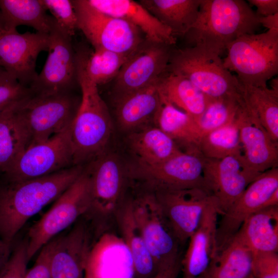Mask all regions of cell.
Returning a JSON list of instances; mask_svg holds the SVG:
<instances>
[{
	"label": "cell",
	"mask_w": 278,
	"mask_h": 278,
	"mask_svg": "<svg viewBox=\"0 0 278 278\" xmlns=\"http://www.w3.org/2000/svg\"><path fill=\"white\" fill-rule=\"evenodd\" d=\"M84 166L74 165L32 179L0 180V236L11 245L26 222L56 200L81 175Z\"/></svg>",
	"instance_id": "6da1fadb"
},
{
	"label": "cell",
	"mask_w": 278,
	"mask_h": 278,
	"mask_svg": "<svg viewBox=\"0 0 278 278\" xmlns=\"http://www.w3.org/2000/svg\"><path fill=\"white\" fill-rule=\"evenodd\" d=\"M77 75L81 96L71 129L74 165L84 166L106 151L112 121L98 86L88 75L80 53L76 50Z\"/></svg>",
	"instance_id": "7a4b0ae2"
},
{
	"label": "cell",
	"mask_w": 278,
	"mask_h": 278,
	"mask_svg": "<svg viewBox=\"0 0 278 278\" xmlns=\"http://www.w3.org/2000/svg\"><path fill=\"white\" fill-rule=\"evenodd\" d=\"M259 16L244 0H201L197 19L185 34L199 45L220 56L239 37L255 33Z\"/></svg>",
	"instance_id": "3957f363"
},
{
	"label": "cell",
	"mask_w": 278,
	"mask_h": 278,
	"mask_svg": "<svg viewBox=\"0 0 278 278\" xmlns=\"http://www.w3.org/2000/svg\"><path fill=\"white\" fill-rule=\"evenodd\" d=\"M167 71L188 79L210 98L242 96L240 82L221 56L201 46L172 50Z\"/></svg>",
	"instance_id": "277c9868"
},
{
	"label": "cell",
	"mask_w": 278,
	"mask_h": 278,
	"mask_svg": "<svg viewBox=\"0 0 278 278\" xmlns=\"http://www.w3.org/2000/svg\"><path fill=\"white\" fill-rule=\"evenodd\" d=\"M224 67L244 84L266 86L278 72V32L268 30L239 37L227 47Z\"/></svg>",
	"instance_id": "5b68a950"
},
{
	"label": "cell",
	"mask_w": 278,
	"mask_h": 278,
	"mask_svg": "<svg viewBox=\"0 0 278 278\" xmlns=\"http://www.w3.org/2000/svg\"><path fill=\"white\" fill-rule=\"evenodd\" d=\"M80 102L72 91L48 95L32 94L20 101L16 113L27 136L28 147L47 140L70 126Z\"/></svg>",
	"instance_id": "8992f818"
},
{
	"label": "cell",
	"mask_w": 278,
	"mask_h": 278,
	"mask_svg": "<svg viewBox=\"0 0 278 278\" xmlns=\"http://www.w3.org/2000/svg\"><path fill=\"white\" fill-rule=\"evenodd\" d=\"M91 204L90 179L84 167L78 179L28 229L26 239L28 260L45 245L88 213Z\"/></svg>",
	"instance_id": "52a82bcc"
},
{
	"label": "cell",
	"mask_w": 278,
	"mask_h": 278,
	"mask_svg": "<svg viewBox=\"0 0 278 278\" xmlns=\"http://www.w3.org/2000/svg\"><path fill=\"white\" fill-rule=\"evenodd\" d=\"M133 215L159 271L181 259L177 238L153 192L131 197Z\"/></svg>",
	"instance_id": "ba28073f"
},
{
	"label": "cell",
	"mask_w": 278,
	"mask_h": 278,
	"mask_svg": "<svg viewBox=\"0 0 278 278\" xmlns=\"http://www.w3.org/2000/svg\"><path fill=\"white\" fill-rule=\"evenodd\" d=\"M80 30L93 49H105L132 55L146 40L134 26L120 18L103 13L88 0L72 1Z\"/></svg>",
	"instance_id": "9c48e42d"
},
{
	"label": "cell",
	"mask_w": 278,
	"mask_h": 278,
	"mask_svg": "<svg viewBox=\"0 0 278 278\" xmlns=\"http://www.w3.org/2000/svg\"><path fill=\"white\" fill-rule=\"evenodd\" d=\"M204 161L198 151H181L157 164L135 163L129 168V178L140 182L144 189L152 192L193 187L207 190L203 176Z\"/></svg>",
	"instance_id": "30bf717a"
},
{
	"label": "cell",
	"mask_w": 278,
	"mask_h": 278,
	"mask_svg": "<svg viewBox=\"0 0 278 278\" xmlns=\"http://www.w3.org/2000/svg\"><path fill=\"white\" fill-rule=\"evenodd\" d=\"M72 124L47 140L27 148L0 177L6 182H19L45 176L73 164Z\"/></svg>",
	"instance_id": "8fae6325"
},
{
	"label": "cell",
	"mask_w": 278,
	"mask_h": 278,
	"mask_svg": "<svg viewBox=\"0 0 278 278\" xmlns=\"http://www.w3.org/2000/svg\"><path fill=\"white\" fill-rule=\"evenodd\" d=\"M85 168L90 182L91 204L88 213L100 220L114 217L126 198L129 168L116 154L106 151Z\"/></svg>",
	"instance_id": "7c38bea8"
},
{
	"label": "cell",
	"mask_w": 278,
	"mask_h": 278,
	"mask_svg": "<svg viewBox=\"0 0 278 278\" xmlns=\"http://www.w3.org/2000/svg\"><path fill=\"white\" fill-rule=\"evenodd\" d=\"M49 35L48 55L45 64L29 88L34 95L71 92L78 85L76 51L72 37L56 21Z\"/></svg>",
	"instance_id": "4fadbf2b"
},
{
	"label": "cell",
	"mask_w": 278,
	"mask_h": 278,
	"mask_svg": "<svg viewBox=\"0 0 278 278\" xmlns=\"http://www.w3.org/2000/svg\"><path fill=\"white\" fill-rule=\"evenodd\" d=\"M153 192L180 245L196 230L205 210L213 204H218L208 190L200 187Z\"/></svg>",
	"instance_id": "5bb4252c"
},
{
	"label": "cell",
	"mask_w": 278,
	"mask_h": 278,
	"mask_svg": "<svg viewBox=\"0 0 278 278\" xmlns=\"http://www.w3.org/2000/svg\"><path fill=\"white\" fill-rule=\"evenodd\" d=\"M49 35L38 32L0 31V67L21 84L29 88L38 76L39 54L48 51Z\"/></svg>",
	"instance_id": "9a60e30c"
},
{
	"label": "cell",
	"mask_w": 278,
	"mask_h": 278,
	"mask_svg": "<svg viewBox=\"0 0 278 278\" xmlns=\"http://www.w3.org/2000/svg\"><path fill=\"white\" fill-rule=\"evenodd\" d=\"M171 46L145 40L114 79V98L145 88L168 70Z\"/></svg>",
	"instance_id": "2e32d148"
},
{
	"label": "cell",
	"mask_w": 278,
	"mask_h": 278,
	"mask_svg": "<svg viewBox=\"0 0 278 278\" xmlns=\"http://www.w3.org/2000/svg\"><path fill=\"white\" fill-rule=\"evenodd\" d=\"M278 189V168L261 173L221 216L218 222L216 242L221 251L251 215L263 208L266 201Z\"/></svg>",
	"instance_id": "e0dca14e"
},
{
	"label": "cell",
	"mask_w": 278,
	"mask_h": 278,
	"mask_svg": "<svg viewBox=\"0 0 278 278\" xmlns=\"http://www.w3.org/2000/svg\"><path fill=\"white\" fill-rule=\"evenodd\" d=\"M260 175L246 166L241 154L220 159L204 158V183L207 190L217 200L220 215L228 210Z\"/></svg>",
	"instance_id": "ac0fdd59"
},
{
	"label": "cell",
	"mask_w": 278,
	"mask_h": 278,
	"mask_svg": "<svg viewBox=\"0 0 278 278\" xmlns=\"http://www.w3.org/2000/svg\"><path fill=\"white\" fill-rule=\"evenodd\" d=\"M236 120L241 155L246 166L258 174L277 167L278 143L272 140L246 104L239 112Z\"/></svg>",
	"instance_id": "d6986e66"
},
{
	"label": "cell",
	"mask_w": 278,
	"mask_h": 278,
	"mask_svg": "<svg viewBox=\"0 0 278 278\" xmlns=\"http://www.w3.org/2000/svg\"><path fill=\"white\" fill-rule=\"evenodd\" d=\"M84 278H134L133 258L120 236L105 232L92 244Z\"/></svg>",
	"instance_id": "ffe728a7"
},
{
	"label": "cell",
	"mask_w": 278,
	"mask_h": 278,
	"mask_svg": "<svg viewBox=\"0 0 278 278\" xmlns=\"http://www.w3.org/2000/svg\"><path fill=\"white\" fill-rule=\"evenodd\" d=\"M92 244L89 227L79 219L67 233L58 235L50 257V278H84Z\"/></svg>",
	"instance_id": "44dd1931"
},
{
	"label": "cell",
	"mask_w": 278,
	"mask_h": 278,
	"mask_svg": "<svg viewBox=\"0 0 278 278\" xmlns=\"http://www.w3.org/2000/svg\"><path fill=\"white\" fill-rule=\"evenodd\" d=\"M219 215L217 203L211 205L204 212L181 258L179 278H199L209 267L218 253L216 232Z\"/></svg>",
	"instance_id": "7402d4cb"
},
{
	"label": "cell",
	"mask_w": 278,
	"mask_h": 278,
	"mask_svg": "<svg viewBox=\"0 0 278 278\" xmlns=\"http://www.w3.org/2000/svg\"><path fill=\"white\" fill-rule=\"evenodd\" d=\"M97 10L123 19L136 27L146 40L172 46L176 38L171 30L139 2L132 0H88Z\"/></svg>",
	"instance_id": "603a6c76"
},
{
	"label": "cell",
	"mask_w": 278,
	"mask_h": 278,
	"mask_svg": "<svg viewBox=\"0 0 278 278\" xmlns=\"http://www.w3.org/2000/svg\"><path fill=\"white\" fill-rule=\"evenodd\" d=\"M159 79L145 88L114 98L115 114L122 130L130 133L154 124L161 102Z\"/></svg>",
	"instance_id": "cb8c5ba5"
},
{
	"label": "cell",
	"mask_w": 278,
	"mask_h": 278,
	"mask_svg": "<svg viewBox=\"0 0 278 278\" xmlns=\"http://www.w3.org/2000/svg\"><path fill=\"white\" fill-rule=\"evenodd\" d=\"M114 218L121 237L132 255L134 278H152L159 271L147 249L134 218L131 197L125 199Z\"/></svg>",
	"instance_id": "d4e9b609"
},
{
	"label": "cell",
	"mask_w": 278,
	"mask_h": 278,
	"mask_svg": "<svg viewBox=\"0 0 278 278\" xmlns=\"http://www.w3.org/2000/svg\"><path fill=\"white\" fill-rule=\"evenodd\" d=\"M234 236L252 254L277 252L278 206L264 208L253 214Z\"/></svg>",
	"instance_id": "484cf974"
},
{
	"label": "cell",
	"mask_w": 278,
	"mask_h": 278,
	"mask_svg": "<svg viewBox=\"0 0 278 278\" xmlns=\"http://www.w3.org/2000/svg\"><path fill=\"white\" fill-rule=\"evenodd\" d=\"M129 147L136 164L150 165L166 160L181 150L175 142L158 127L148 126L129 133Z\"/></svg>",
	"instance_id": "4316f807"
},
{
	"label": "cell",
	"mask_w": 278,
	"mask_h": 278,
	"mask_svg": "<svg viewBox=\"0 0 278 278\" xmlns=\"http://www.w3.org/2000/svg\"><path fill=\"white\" fill-rule=\"evenodd\" d=\"M161 105L154 120V126L170 137L179 148L182 146L184 151H199L201 134L195 119L161 96Z\"/></svg>",
	"instance_id": "83f0119b"
},
{
	"label": "cell",
	"mask_w": 278,
	"mask_h": 278,
	"mask_svg": "<svg viewBox=\"0 0 278 278\" xmlns=\"http://www.w3.org/2000/svg\"><path fill=\"white\" fill-rule=\"evenodd\" d=\"M43 0H0V12L5 30H15L21 25L48 34L55 21L46 13Z\"/></svg>",
	"instance_id": "f1b7e54d"
},
{
	"label": "cell",
	"mask_w": 278,
	"mask_h": 278,
	"mask_svg": "<svg viewBox=\"0 0 278 278\" xmlns=\"http://www.w3.org/2000/svg\"><path fill=\"white\" fill-rule=\"evenodd\" d=\"M160 95L196 121L204 111L210 98L188 79L168 71L159 79Z\"/></svg>",
	"instance_id": "f546056e"
},
{
	"label": "cell",
	"mask_w": 278,
	"mask_h": 278,
	"mask_svg": "<svg viewBox=\"0 0 278 278\" xmlns=\"http://www.w3.org/2000/svg\"><path fill=\"white\" fill-rule=\"evenodd\" d=\"M201 0H141L139 3L176 37L185 36L195 23Z\"/></svg>",
	"instance_id": "4dcf8cb0"
},
{
	"label": "cell",
	"mask_w": 278,
	"mask_h": 278,
	"mask_svg": "<svg viewBox=\"0 0 278 278\" xmlns=\"http://www.w3.org/2000/svg\"><path fill=\"white\" fill-rule=\"evenodd\" d=\"M252 253L236 237L214 257L199 278H251Z\"/></svg>",
	"instance_id": "1f68e13d"
},
{
	"label": "cell",
	"mask_w": 278,
	"mask_h": 278,
	"mask_svg": "<svg viewBox=\"0 0 278 278\" xmlns=\"http://www.w3.org/2000/svg\"><path fill=\"white\" fill-rule=\"evenodd\" d=\"M19 102L0 114V177L28 146L26 134L16 113Z\"/></svg>",
	"instance_id": "d6a6232c"
},
{
	"label": "cell",
	"mask_w": 278,
	"mask_h": 278,
	"mask_svg": "<svg viewBox=\"0 0 278 278\" xmlns=\"http://www.w3.org/2000/svg\"><path fill=\"white\" fill-rule=\"evenodd\" d=\"M240 84L242 97L247 107L272 140L278 143V91L267 86Z\"/></svg>",
	"instance_id": "836d02e7"
},
{
	"label": "cell",
	"mask_w": 278,
	"mask_h": 278,
	"mask_svg": "<svg viewBox=\"0 0 278 278\" xmlns=\"http://www.w3.org/2000/svg\"><path fill=\"white\" fill-rule=\"evenodd\" d=\"M90 78L98 86L114 79L121 67L132 55L105 49L89 50L85 47L77 49Z\"/></svg>",
	"instance_id": "e575fe53"
},
{
	"label": "cell",
	"mask_w": 278,
	"mask_h": 278,
	"mask_svg": "<svg viewBox=\"0 0 278 278\" xmlns=\"http://www.w3.org/2000/svg\"><path fill=\"white\" fill-rule=\"evenodd\" d=\"M236 119L201 136L198 150L204 158L220 159L241 153L239 130Z\"/></svg>",
	"instance_id": "d590c367"
},
{
	"label": "cell",
	"mask_w": 278,
	"mask_h": 278,
	"mask_svg": "<svg viewBox=\"0 0 278 278\" xmlns=\"http://www.w3.org/2000/svg\"><path fill=\"white\" fill-rule=\"evenodd\" d=\"M245 102L240 97L210 98L196 123L201 136L235 120Z\"/></svg>",
	"instance_id": "8d00e7d4"
},
{
	"label": "cell",
	"mask_w": 278,
	"mask_h": 278,
	"mask_svg": "<svg viewBox=\"0 0 278 278\" xmlns=\"http://www.w3.org/2000/svg\"><path fill=\"white\" fill-rule=\"evenodd\" d=\"M57 25L72 37L77 27V19L72 1L43 0Z\"/></svg>",
	"instance_id": "74e56055"
},
{
	"label": "cell",
	"mask_w": 278,
	"mask_h": 278,
	"mask_svg": "<svg viewBox=\"0 0 278 278\" xmlns=\"http://www.w3.org/2000/svg\"><path fill=\"white\" fill-rule=\"evenodd\" d=\"M31 94L29 88L21 84L9 74L0 79V114Z\"/></svg>",
	"instance_id": "f35d334b"
},
{
	"label": "cell",
	"mask_w": 278,
	"mask_h": 278,
	"mask_svg": "<svg viewBox=\"0 0 278 278\" xmlns=\"http://www.w3.org/2000/svg\"><path fill=\"white\" fill-rule=\"evenodd\" d=\"M28 261L25 239L11 251L8 261L0 271V278H26Z\"/></svg>",
	"instance_id": "ab89813d"
},
{
	"label": "cell",
	"mask_w": 278,
	"mask_h": 278,
	"mask_svg": "<svg viewBox=\"0 0 278 278\" xmlns=\"http://www.w3.org/2000/svg\"><path fill=\"white\" fill-rule=\"evenodd\" d=\"M252 254L251 273L254 278H278L277 252Z\"/></svg>",
	"instance_id": "60d3db41"
},
{
	"label": "cell",
	"mask_w": 278,
	"mask_h": 278,
	"mask_svg": "<svg viewBox=\"0 0 278 278\" xmlns=\"http://www.w3.org/2000/svg\"><path fill=\"white\" fill-rule=\"evenodd\" d=\"M56 242V237L39 251L33 266L27 270L26 278H50V260Z\"/></svg>",
	"instance_id": "b9f144b4"
},
{
	"label": "cell",
	"mask_w": 278,
	"mask_h": 278,
	"mask_svg": "<svg viewBox=\"0 0 278 278\" xmlns=\"http://www.w3.org/2000/svg\"><path fill=\"white\" fill-rule=\"evenodd\" d=\"M248 4L256 8L258 16H266L278 13L277 0H248Z\"/></svg>",
	"instance_id": "7bdbcfd3"
},
{
	"label": "cell",
	"mask_w": 278,
	"mask_h": 278,
	"mask_svg": "<svg viewBox=\"0 0 278 278\" xmlns=\"http://www.w3.org/2000/svg\"><path fill=\"white\" fill-rule=\"evenodd\" d=\"M181 260L172 266L160 271L152 278H178L180 270Z\"/></svg>",
	"instance_id": "ee69618b"
},
{
	"label": "cell",
	"mask_w": 278,
	"mask_h": 278,
	"mask_svg": "<svg viewBox=\"0 0 278 278\" xmlns=\"http://www.w3.org/2000/svg\"><path fill=\"white\" fill-rule=\"evenodd\" d=\"M258 20L260 25L268 30L278 32V13L266 16H259Z\"/></svg>",
	"instance_id": "f6af8a7d"
},
{
	"label": "cell",
	"mask_w": 278,
	"mask_h": 278,
	"mask_svg": "<svg viewBox=\"0 0 278 278\" xmlns=\"http://www.w3.org/2000/svg\"><path fill=\"white\" fill-rule=\"evenodd\" d=\"M11 245L4 241L0 236V271L8 261L11 253Z\"/></svg>",
	"instance_id": "bcb514c9"
},
{
	"label": "cell",
	"mask_w": 278,
	"mask_h": 278,
	"mask_svg": "<svg viewBox=\"0 0 278 278\" xmlns=\"http://www.w3.org/2000/svg\"><path fill=\"white\" fill-rule=\"evenodd\" d=\"M274 206H278V189L269 197L264 204L263 208Z\"/></svg>",
	"instance_id": "7dc6e473"
},
{
	"label": "cell",
	"mask_w": 278,
	"mask_h": 278,
	"mask_svg": "<svg viewBox=\"0 0 278 278\" xmlns=\"http://www.w3.org/2000/svg\"><path fill=\"white\" fill-rule=\"evenodd\" d=\"M270 88L278 91V79L277 77L272 79L270 82Z\"/></svg>",
	"instance_id": "c3c4849f"
},
{
	"label": "cell",
	"mask_w": 278,
	"mask_h": 278,
	"mask_svg": "<svg viewBox=\"0 0 278 278\" xmlns=\"http://www.w3.org/2000/svg\"><path fill=\"white\" fill-rule=\"evenodd\" d=\"M8 74L6 73L2 68L0 67V79L7 75Z\"/></svg>",
	"instance_id": "681fc988"
},
{
	"label": "cell",
	"mask_w": 278,
	"mask_h": 278,
	"mask_svg": "<svg viewBox=\"0 0 278 278\" xmlns=\"http://www.w3.org/2000/svg\"><path fill=\"white\" fill-rule=\"evenodd\" d=\"M4 30V26H3V22H2V20L1 14V12H0V31H2V30Z\"/></svg>",
	"instance_id": "f907efd6"
},
{
	"label": "cell",
	"mask_w": 278,
	"mask_h": 278,
	"mask_svg": "<svg viewBox=\"0 0 278 278\" xmlns=\"http://www.w3.org/2000/svg\"><path fill=\"white\" fill-rule=\"evenodd\" d=\"M251 278H254V277H253L252 275Z\"/></svg>",
	"instance_id": "816d5d0a"
}]
</instances>
